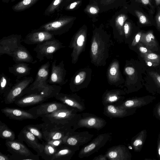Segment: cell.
Returning a JSON list of instances; mask_svg holds the SVG:
<instances>
[{
  "label": "cell",
  "mask_w": 160,
  "mask_h": 160,
  "mask_svg": "<svg viewBox=\"0 0 160 160\" xmlns=\"http://www.w3.org/2000/svg\"><path fill=\"white\" fill-rule=\"evenodd\" d=\"M64 47L62 43L54 38L37 44L33 51L36 53V58L41 62L44 58L52 59L54 54Z\"/></svg>",
  "instance_id": "277c9868"
},
{
  "label": "cell",
  "mask_w": 160,
  "mask_h": 160,
  "mask_svg": "<svg viewBox=\"0 0 160 160\" xmlns=\"http://www.w3.org/2000/svg\"><path fill=\"white\" fill-rule=\"evenodd\" d=\"M140 42L150 49H152L157 45L155 38L152 31L142 33Z\"/></svg>",
  "instance_id": "484cf974"
},
{
  "label": "cell",
  "mask_w": 160,
  "mask_h": 160,
  "mask_svg": "<svg viewBox=\"0 0 160 160\" xmlns=\"http://www.w3.org/2000/svg\"><path fill=\"white\" fill-rule=\"evenodd\" d=\"M29 66V64L26 62L15 63L8 67V71L19 79L30 74L32 68Z\"/></svg>",
  "instance_id": "7402d4cb"
},
{
  "label": "cell",
  "mask_w": 160,
  "mask_h": 160,
  "mask_svg": "<svg viewBox=\"0 0 160 160\" xmlns=\"http://www.w3.org/2000/svg\"><path fill=\"white\" fill-rule=\"evenodd\" d=\"M94 136L88 131L69 132L63 139L64 144L68 146L80 148L87 143Z\"/></svg>",
  "instance_id": "ba28073f"
},
{
  "label": "cell",
  "mask_w": 160,
  "mask_h": 160,
  "mask_svg": "<svg viewBox=\"0 0 160 160\" xmlns=\"http://www.w3.org/2000/svg\"><path fill=\"white\" fill-rule=\"evenodd\" d=\"M79 148L64 144L58 149L52 160H70Z\"/></svg>",
  "instance_id": "603a6c76"
},
{
  "label": "cell",
  "mask_w": 160,
  "mask_h": 160,
  "mask_svg": "<svg viewBox=\"0 0 160 160\" xmlns=\"http://www.w3.org/2000/svg\"><path fill=\"white\" fill-rule=\"evenodd\" d=\"M21 35L12 34L3 37L0 40V55L7 54L11 57L22 42Z\"/></svg>",
  "instance_id": "30bf717a"
},
{
  "label": "cell",
  "mask_w": 160,
  "mask_h": 160,
  "mask_svg": "<svg viewBox=\"0 0 160 160\" xmlns=\"http://www.w3.org/2000/svg\"><path fill=\"white\" fill-rule=\"evenodd\" d=\"M111 133H104L98 135L96 137L82 147L79 152L78 157L80 158L88 157L97 152L103 147L110 140Z\"/></svg>",
  "instance_id": "5b68a950"
},
{
  "label": "cell",
  "mask_w": 160,
  "mask_h": 160,
  "mask_svg": "<svg viewBox=\"0 0 160 160\" xmlns=\"http://www.w3.org/2000/svg\"><path fill=\"white\" fill-rule=\"evenodd\" d=\"M32 77H25L20 79H16L15 83L7 94L4 99V103L10 104L20 98L24 90L33 81Z\"/></svg>",
  "instance_id": "8992f818"
},
{
  "label": "cell",
  "mask_w": 160,
  "mask_h": 160,
  "mask_svg": "<svg viewBox=\"0 0 160 160\" xmlns=\"http://www.w3.org/2000/svg\"><path fill=\"white\" fill-rule=\"evenodd\" d=\"M138 48L141 54H144L152 52L150 49L143 46L141 43H139Z\"/></svg>",
  "instance_id": "74e56055"
},
{
  "label": "cell",
  "mask_w": 160,
  "mask_h": 160,
  "mask_svg": "<svg viewBox=\"0 0 160 160\" xmlns=\"http://www.w3.org/2000/svg\"><path fill=\"white\" fill-rule=\"evenodd\" d=\"M66 23L67 21L64 19L58 17L42 25L37 29L48 32L54 36L59 35L65 32Z\"/></svg>",
  "instance_id": "2e32d148"
},
{
  "label": "cell",
  "mask_w": 160,
  "mask_h": 160,
  "mask_svg": "<svg viewBox=\"0 0 160 160\" xmlns=\"http://www.w3.org/2000/svg\"><path fill=\"white\" fill-rule=\"evenodd\" d=\"M135 13L141 23L143 24H146L149 23V21L147 17L142 12L139 11H136Z\"/></svg>",
  "instance_id": "e575fe53"
},
{
  "label": "cell",
  "mask_w": 160,
  "mask_h": 160,
  "mask_svg": "<svg viewBox=\"0 0 160 160\" xmlns=\"http://www.w3.org/2000/svg\"><path fill=\"white\" fill-rule=\"evenodd\" d=\"M120 105L109 104L104 106L103 113L110 118H122L129 114V109Z\"/></svg>",
  "instance_id": "44dd1931"
},
{
  "label": "cell",
  "mask_w": 160,
  "mask_h": 160,
  "mask_svg": "<svg viewBox=\"0 0 160 160\" xmlns=\"http://www.w3.org/2000/svg\"><path fill=\"white\" fill-rule=\"evenodd\" d=\"M63 0H53L46 9L44 14L47 16L50 15L56 11H59V8Z\"/></svg>",
  "instance_id": "1f68e13d"
},
{
  "label": "cell",
  "mask_w": 160,
  "mask_h": 160,
  "mask_svg": "<svg viewBox=\"0 0 160 160\" xmlns=\"http://www.w3.org/2000/svg\"><path fill=\"white\" fill-rule=\"evenodd\" d=\"M146 65L149 67H155L158 65V64L150 61L144 60Z\"/></svg>",
  "instance_id": "c3c4849f"
},
{
  "label": "cell",
  "mask_w": 160,
  "mask_h": 160,
  "mask_svg": "<svg viewBox=\"0 0 160 160\" xmlns=\"http://www.w3.org/2000/svg\"><path fill=\"white\" fill-rule=\"evenodd\" d=\"M48 143L58 149L64 144L62 139L52 140L46 141Z\"/></svg>",
  "instance_id": "d590c367"
},
{
  "label": "cell",
  "mask_w": 160,
  "mask_h": 160,
  "mask_svg": "<svg viewBox=\"0 0 160 160\" xmlns=\"http://www.w3.org/2000/svg\"><path fill=\"white\" fill-rule=\"evenodd\" d=\"M77 2H75L72 3L70 5L69 8L70 9H73L77 4Z\"/></svg>",
  "instance_id": "f5cc1de1"
},
{
  "label": "cell",
  "mask_w": 160,
  "mask_h": 160,
  "mask_svg": "<svg viewBox=\"0 0 160 160\" xmlns=\"http://www.w3.org/2000/svg\"><path fill=\"white\" fill-rule=\"evenodd\" d=\"M158 113L159 116L160 117V105L158 106Z\"/></svg>",
  "instance_id": "9f6ffc18"
},
{
  "label": "cell",
  "mask_w": 160,
  "mask_h": 160,
  "mask_svg": "<svg viewBox=\"0 0 160 160\" xmlns=\"http://www.w3.org/2000/svg\"><path fill=\"white\" fill-rule=\"evenodd\" d=\"M85 41V38L82 35H80L77 40V45L80 47L82 46L83 45V43Z\"/></svg>",
  "instance_id": "ab89813d"
},
{
  "label": "cell",
  "mask_w": 160,
  "mask_h": 160,
  "mask_svg": "<svg viewBox=\"0 0 160 160\" xmlns=\"http://www.w3.org/2000/svg\"><path fill=\"white\" fill-rule=\"evenodd\" d=\"M5 145L7 151L12 154L10 156L12 160H39L38 154H34L18 139H6Z\"/></svg>",
  "instance_id": "3957f363"
},
{
  "label": "cell",
  "mask_w": 160,
  "mask_h": 160,
  "mask_svg": "<svg viewBox=\"0 0 160 160\" xmlns=\"http://www.w3.org/2000/svg\"><path fill=\"white\" fill-rule=\"evenodd\" d=\"M156 4L158 6L160 4V0H155Z\"/></svg>",
  "instance_id": "11a10c76"
},
{
  "label": "cell",
  "mask_w": 160,
  "mask_h": 160,
  "mask_svg": "<svg viewBox=\"0 0 160 160\" xmlns=\"http://www.w3.org/2000/svg\"><path fill=\"white\" fill-rule=\"evenodd\" d=\"M0 137L2 139L11 140L15 139V134L5 123L0 121Z\"/></svg>",
  "instance_id": "83f0119b"
},
{
  "label": "cell",
  "mask_w": 160,
  "mask_h": 160,
  "mask_svg": "<svg viewBox=\"0 0 160 160\" xmlns=\"http://www.w3.org/2000/svg\"><path fill=\"white\" fill-rule=\"evenodd\" d=\"M60 86L48 84L47 85L32 90L18 98L14 103L20 107L33 106L55 97L60 92Z\"/></svg>",
  "instance_id": "7a4b0ae2"
},
{
  "label": "cell",
  "mask_w": 160,
  "mask_h": 160,
  "mask_svg": "<svg viewBox=\"0 0 160 160\" xmlns=\"http://www.w3.org/2000/svg\"><path fill=\"white\" fill-rule=\"evenodd\" d=\"M124 18L122 17H120L118 19V22L119 25L121 26H122L123 24L124 23Z\"/></svg>",
  "instance_id": "f907efd6"
},
{
  "label": "cell",
  "mask_w": 160,
  "mask_h": 160,
  "mask_svg": "<svg viewBox=\"0 0 160 160\" xmlns=\"http://www.w3.org/2000/svg\"><path fill=\"white\" fill-rule=\"evenodd\" d=\"M68 106L65 104L56 101L41 103L27 110L38 118L41 116L53 112L60 109L67 108Z\"/></svg>",
  "instance_id": "7c38bea8"
},
{
  "label": "cell",
  "mask_w": 160,
  "mask_h": 160,
  "mask_svg": "<svg viewBox=\"0 0 160 160\" xmlns=\"http://www.w3.org/2000/svg\"><path fill=\"white\" fill-rule=\"evenodd\" d=\"M0 160H12L10 155H6L0 152Z\"/></svg>",
  "instance_id": "7bdbcfd3"
},
{
  "label": "cell",
  "mask_w": 160,
  "mask_h": 160,
  "mask_svg": "<svg viewBox=\"0 0 160 160\" xmlns=\"http://www.w3.org/2000/svg\"><path fill=\"white\" fill-rule=\"evenodd\" d=\"M108 160H128L131 154L128 148L124 145H119L109 148L105 154Z\"/></svg>",
  "instance_id": "e0dca14e"
},
{
  "label": "cell",
  "mask_w": 160,
  "mask_h": 160,
  "mask_svg": "<svg viewBox=\"0 0 160 160\" xmlns=\"http://www.w3.org/2000/svg\"><path fill=\"white\" fill-rule=\"evenodd\" d=\"M1 111L7 117L15 120L22 121L28 119H35L38 118L27 111L17 108L5 107L2 108Z\"/></svg>",
  "instance_id": "ac0fdd59"
},
{
  "label": "cell",
  "mask_w": 160,
  "mask_h": 160,
  "mask_svg": "<svg viewBox=\"0 0 160 160\" xmlns=\"http://www.w3.org/2000/svg\"><path fill=\"white\" fill-rule=\"evenodd\" d=\"M98 49V44L97 42H94L91 45V51L93 55H96Z\"/></svg>",
  "instance_id": "60d3db41"
},
{
  "label": "cell",
  "mask_w": 160,
  "mask_h": 160,
  "mask_svg": "<svg viewBox=\"0 0 160 160\" xmlns=\"http://www.w3.org/2000/svg\"><path fill=\"white\" fill-rule=\"evenodd\" d=\"M90 11L92 14H95L97 13V10L95 8L92 7L90 8Z\"/></svg>",
  "instance_id": "816d5d0a"
},
{
  "label": "cell",
  "mask_w": 160,
  "mask_h": 160,
  "mask_svg": "<svg viewBox=\"0 0 160 160\" xmlns=\"http://www.w3.org/2000/svg\"><path fill=\"white\" fill-rule=\"evenodd\" d=\"M146 102L142 98H134L123 101L119 105L127 109L140 107L145 104Z\"/></svg>",
  "instance_id": "f1b7e54d"
},
{
  "label": "cell",
  "mask_w": 160,
  "mask_h": 160,
  "mask_svg": "<svg viewBox=\"0 0 160 160\" xmlns=\"http://www.w3.org/2000/svg\"><path fill=\"white\" fill-rule=\"evenodd\" d=\"M124 30L126 36H128L130 31V26L128 23H125L124 26Z\"/></svg>",
  "instance_id": "bcb514c9"
},
{
  "label": "cell",
  "mask_w": 160,
  "mask_h": 160,
  "mask_svg": "<svg viewBox=\"0 0 160 160\" xmlns=\"http://www.w3.org/2000/svg\"><path fill=\"white\" fill-rule=\"evenodd\" d=\"M15 63L26 62L34 64L37 61H34L28 51L22 45L18 48L12 53L11 56Z\"/></svg>",
  "instance_id": "ffe728a7"
},
{
  "label": "cell",
  "mask_w": 160,
  "mask_h": 160,
  "mask_svg": "<svg viewBox=\"0 0 160 160\" xmlns=\"http://www.w3.org/2000/svg\"><path fill=\"white\" fill-rule=\"evenodd\" d=\"M0 94L2 102H4L5 97L13 85L10 78L3 72L0 76Z\"/></svg>",
  "instance_id": "d4e9b609"
},
{
  "label": "cell",
  "mask_w": 160,
  "mask_h": 160,
  "mask_svg": "<svg viewBox=\"0 0 160 160\" xmlns=\"http://www.w3.org/2000/svg\"><path fill=\"white\" fill-rule=\"evenodd\" d=\"M144 60H148L159 65L160 62V56L156 53L151 52L144 54H141Z\"/></svg>",
  "instance_id": "836d02e7"
},
{
  "label": "cell",
  "mask_w": 160,
  "mask_h": 160,
  "mask_svg": "<svg viewBox=\"0 0 160 160\" xmlns=\"http://www.w3.org/2000/svg\"><path fill=\"white\" fill-rule=\"evenodd\" d=\"M39 0H22L14 5L12 8L16 12L26 10L33 6Z\"/></svg>",
  "instance_id": "f546056e"
},
{
  "label": "cell",
  "mask_w": 160,
  "mask_h": 160,
  "mask_svg": "<svg viewBox=\"0 0 160 160\" xmlns=\"http://www.w3.org/2000/svg\"><path fill=\"white\" fill-rule=\"evenodd\" d=\"M142 33L141 32H138L135 35L132 43V45L135 46L138 44L141 39Z\"/></svg>",
  "instance_id": "f35d334b"
},
{
  "label": "cell",
  "mask_w": 160,
  "mask_h": 160,
  "mask_svg": "<svg viewBox=\"0 0 160 160\" xmlns=\"http://www.w3.org/2000/svg\"><path fill=\"white\" fill-rule=\"evenodd\" d=\"M42 143L43 145V150L39 156L44 160H52L58 149L48 143L46 141L43 142Z\"/></svg>",
  "instance_id": "4316f807"
},
{
  "label": "cell",
  "mask_w": 160,
  "mask_h": 160,
  "mask_svg": "<svg viewBox=\"0 0 160 160\" xmlns=\"http://www.w3.org/2000/svg\"><path fill=\"white\" fill-rule=\"evenodd\" d=\"M24 128L35 135L38 139L41 141L44 140L43 133L38 124L28 125Z\"/></svg>",
  "instance_id": "4dcf8cb0"
},
{
  "label": "cell",
  "mask_w": 160,
  "mask_h": 160,
  "mask_svg": "<svg viewBox=\"0 0 160 160\" xmlns=\"http://www.w3.org/2000/svg\"><path fill=\"white\" fill-rule=\"evenodd\" d=\"M120 91H112L105 93L102 98V102L104 106L109 104L119 105L123 102L124 98Z\"/></svg>",
  "instance_id": "cb8c5ba5"
},
{
  "label": "cell",
  "mask_w": 160,
  "mask_h": 160,
  "mask_svg": "<svg viewBox=\"0 0 160 160\" xmlns=\"http://www.w3.org/2000/svg\"><path fill=\"white\" fill-rule=\"evenodd\" d=\"M156 20L157 27L160 29V9L156 16Z\"/></svg>",
  "instance_id": "f6af8a7d"
},
{
  "label": "cell",
  "mask_w": 160,
  "mask_h": 160,
  "mask_svg": "<svg viewBox=\"0 0 160 160\" xmlns=\"http://www.w3.org/2000/svg\"><path fill=\"white\" fill-rule=\"evenodd\" d=\"M50 65L49 62L48 61L40 66L38 70L35 80L24 90L21 97L32 90L46 86L48 84L47 81L49 76Z\"/></svg>",
  "instance_id": "9c48e42d"
},
{
  "label": "cell",
  "mask_w": 160,
  "mask_h": 160,
  "mask_svg": "<svg viewBox=\"0 0 160 160\" xmlns=\"http://www.w3.org/2000/svg\"><path fill=\"white\" fill-rule=\"evenodd\" d=\"M57 60H54L52 63L51 73L47 82L49 84L62 86L67 82L65 77L66 71L64 68L63 61L56 65Z\"/></svg>",
  "instance_id": "8fae6325"
},
{
  "label": "cell",
  "mask_w": 160,
  "mask_h": 160,
  "mask_svg": "<svg viewBox=\"0 0 160 160\" xmlns=\"http://www.w3.org/2000/svg\"><path fill=\"white\" fill-rule=\"evenodd\" d=\"M125 71L127 74L129 76L133 75L135 72L134 68L131 67H126L125 69Z\"/></svg>",
  "instance_id": "b9f144b4"
},
{
  "label": "cell",
  "mask_w": 160,
  "mask_h": 160,
  "mask_svg": "<svg viewBox=\"0 0 160 160\" xmlns=\"http://www.w3.org/2000/svg\"><path fill=\"white\" fill-rule=\"evenodd\" d=\"M78 112L68 106L40 117L47 127L71 132L74 131L73 128L81 117V114Z\"/></svg>",
  "instance_id": "6da1fadb"
},
{
  "label": "cell",
  "mask_w": 160,
  "mask_h": 160,
  "mask_svg": "<svg viewBox=\"0 0 160 160\" xmlns=\"http://www.w3.org/2000/svg\"><path fill=\"white\" fill-rule=\"evenodd\" d=\"M138 1L145 5H152L151 0H138Z\"/></svg>",
  "instance_id": "7dc6e473"
},
{
  "label": "cell",
  "mask_w": 160,
  "mask_h": 160,
  "mask_svg": "<svg viewBox=\"0 0 160 160\" xmlns=\"http://www.w3.org/2000/svg\"><path fill=\"white\" fill-rule=\"evenodd\" d=\"M109 72L111 75L114 76L116 74L117 69L114 67L112 66Z\"/></svg>",
  "instance_id": "681fc988"
},
{
  "label": "cell",
  "mask_w": 160,
  "mask_h": 160,
  "mask_svg": "<svg viewBox=\"0 0 160 160\" xmlns=\"http://www.w3.org/2000/svg\"><path fill=\"white\" fill-rule=\"evenodd\" d=\"M55 98L61 102L74 108L78 112H82L86 109L83 100L77 95L67 94L60 92Z\"/></svg>",
  "instance_id": "4fadbf2b"
},
{
  "label": "cell",
  "mask_w": 160,
  "mask_h": 160,
  "mask_svg": "<svg viewBox=\"0 0 160 160\" xmlns=\"http://www.w3.org/2000/svg\"><path fill=\"white\" fill-rule=\"evenodd\" d=\"M145 136V131L142 130L133 142L132 144L135 151H138L140 150L143 142Z\"/></svg>",
  "instance_id": "d6a6232c"
},
{
  "label": "cell",
  "mask_w": 160,
  "mask_h": 160,
  "mask_svg": "<svg viewBox=\"0 0 160 160\" xmlns=\"http://www.w3.org/2000/svg\"><path fill=\"white\" fill-rule=\"evenodd\" d=\"M158 153L159 156L160 158V138L159 141L158 145Z\"/></svg>",
  "instance_id": "db71d44e"
},
{
  "label": "cell",
  "mask_w": 160,
  "mask_h": 160,
  "mask_svg": "<svg viewBox=\"0 0 160 160\" xmlns=\"http://www.w3.org/2000/svg\"><path fill=\"white\" fill-rule=\"evenodd\" d=\"M38 125L43 133L45 141L62 139L68 133L70 132L60 129L47 127L45 125L44 123Z\"/></svg>",
  "instance_id": "d6986e66"
},
{
  "label": "cell",
  "mask_w": 160,
  "mask_h": 160,
  "mask_svg": "<svg viewBox=\"0 0 160 160\" xmlns=\"http://www.w3.org/2000/svg\"><path fill=\"white\" fill-rule=\"evenodd\" d=\"M93 160H108L105 155L100 154L97 156L95 157Z\"/></svg>",
  "instance_id": "ee69618b"
},
{
  "label": "cell",
  "mask_w": 160,
  "mask_h": 160,
  "mask_svg": "<svg viewBox=\"0 0 160 160\" xmlns=\"http://www.w3.org/2000/svg\"><path fill=\"white\" fill-rule=\"evenodd\" d=\"M149 73L156 84L160 88V75L158 73L154 72H149Z\"/></svg>",
  "instance_id": "8d00e7d4"
},
{
  "label": "cell",
  "mask_w": 160,
  "mask_h": 160,
  "mask_svg": "<svg viewBox=\"0 0 160 160\" xmlns=\"http://www.w3.org/2000/svg\"><path fill=\"white\" fill-rule=\"evenodd\" d=\"M54 36L48 32L35 29L27 34L22 41L28 45H37L54 39Z\"/></svg>",
  "instance_id": "5bb4252c"
},
{
  "label": "cell",
  "mask_w": 160,
  "mask_h": 160,
  "mask_svg": "<svg viewBox=\"0 0 160 160\" xmlns=\"http://www.w3.org/2000/svg\"><path fill=\"white\" fill-rule=\"evenodd\" d=\"M81 117L73 128L74 131L78 128H85L99 130L104 128L107 122L103 118L88 113H82Z\"/></svg>",
  "instance_id": "52a82bcc"
},
{
  "label": "cell",
  "mask_w": 160,
  "mask_h": 160,
  "mask_svg": "<svg viewBox=\"0 0 160 160\" xmlns=\"http://www.w3.org/2000/svg\"><path fill=\"white\" fill-rule=\"evenodd\" d=\"M18 139L23 142L32 148L39 156L42 151L43 145L39 142L38 139L33 134L23 128L18 135Z\"/></svg>",
  "instance_id": "9a60e30c"
}]
</instances>
